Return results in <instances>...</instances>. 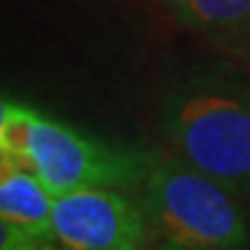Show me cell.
Returning <instances> with one entry per match:
<instances>
[{
  "instance_id": "5b68a950",
  "label": "cell",
  "mask_w": 250,
  "mask_h": 250,
  "mask_svg": "<svg viewBox=\"0 0 250 250\" xmlns=\"http://www.w3.org/2000/svg\"><path fill=\"white\" fill-rule=\"evenodd\" d=\"M54 202L35 174L0 160V250H58Z\"/></svg>"
},
{
  "instance_id": "3957f363",
  "label": "cell",
  "mask_w": 250,
  "mask_h": 250,
  "mask_svg": "<svg viewBox=\"0 0 250 250\" xmlns=\"http://www.w3.org/2000/svg\"><path fill=\"white\" fill-rule=\"evenodd\" d=\"M151 250H246L248 220L239 197L169 151H151L142 183Z\"/></svg>"
},
{
  "instance_id": "7a4b0ae2",
  "label": "cell",
  "mask_w": 250,
  "mask_h": 250,
  "mask_svg": "<svg viewBox=\"0 0 250 250\" xmlns=\"http://www.w3.org/2000/svg\"><path fill=\"white\" fill-rule=\"evenodd\" d=\"M0 158L35 174L56 197L81 188L142 186L151 151H130L77 132L42 111L5 100Z\"/></svg>"
},
{
  "instance_id": "277c9868",
  "label": "cell",
  "mask_w": 250,
  "mask_h": 250,
  "mask_svg": "<svg viewBox=\"0 0 250 250\" xmlns=\"http://www.w3.org/2000/svg\"><path fill=\"white\" fill-rule=\"evenodd\" d=\"M58 250H146L151 227L144 202L118 188H81L54 202Z\"/></svg>"
},
{
  "instance_id": "6da1fadb",
  "label": "cell",
  "mask_w": 250,
  "mask_h": 250,
  "mask_svg": "<svg viewBox=\"0 0 250 250\" xmlns=\"http://www.w3.org/2000/svg\"><path fill=\"white\" fill-rule=\"evenodd\" d=\"M160 132L171 155L250 199V79L227 65H202L167 83Z\"/></svg>"
},
{
  "instance_id": "8992f818",
  "label": "cell",
  "mask_w": 250,
  "mask_h": 250,
  "mask_svg": "<svg viewBox=\"0 0 250 250\" xmlns=\"http://www.w3.org/2000/svg\"><path fill=\"white\" fill-rule=\"evenodd\" d=\"M179 26L227 49L250 46V0H160Z\"/></svg>"
}]
</instances>
